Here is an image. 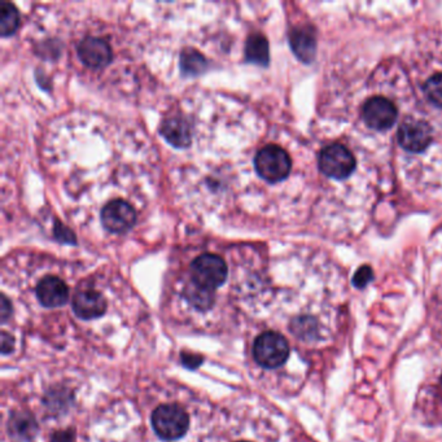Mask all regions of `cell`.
<instances>
[{
	"mask_svg": "<svg viewBox=\"0 0 442 442\" xmlns=\"http://www.w3.org/2000/svg\"><path fill=\"white\" fill-rule=\"evenodd\" d=\"M255 169L266 182L279 183L288 178L292 169V160L283 148L269 144L257 152Z\"/></svg>",
	"mask_w": 442,
	"mask_h": 442,
	"instance_id": "obj_1",
	"label": "cell"
},
{
	"mask_svg": "<svg viewBox=\"0 0 442 442\" xmlns=\"http://www.w3.org/2000/svg\"><path fill=\"white\" fill-rule=\"evenodd\" d=\"M188 426V414L178 405H161L152 414V427L157 436L166 441L183 437Z\"/></svg>",
	"mask_w": 442,
	"mask_h": 442,
	"instance_id": "obj_2",
	"label": "cell"
},
{
	"mask_svg": "<svg viewBox=\"0 0 442 442\" xmlns=\"http://www.w3.org/2000/svg\"><path fill=\"white\" fill-rule=\"evenodd\" d=\"M253 354L257 364L264 368H278L289 357V345L283 335L267 331L260 335L255 342Z\"/></svg>",
	"mask_w": 442,
	"mask_h": 442,
	"instance_id": "obj_3",
	"label": "cell"
},
{
	"mask_svg": "<svg viewBox=\"0 0 442 442\" xmlns=\"http://www.w3.org/2000/svg\"><path fill=\"white\" fill-rule=\"evenodd\" d=\"M227 264L222 257L205 253L191 264V279L199 287L216 291L227 279Z\"/></svg>",
	"mask_w": 442,
	"mask_h": 442,
	"instance_id": "obj_4",
	"label": "cell"
},
{
	"mask_svg": "<svg viewBox=\"0 0 442 442\" xmlns=\"http://www.w3.org/2000/svg\"><path fill=\"white\" fill-rule=\"evenodd\" d=\"M320 171L332 179H345L353 174L357 166L356 156L342 144H331L322 149L318 158Z\"/></svg>",
	"mask_w": 442,
	"mask_h": 442,
	"instance_id": "obj_5",
	"label": "cell"
},
{
	"mask_svg": "<svg viewBox=\"0 0 442 442\" xmlns=\"http://www.w3.org/2000/svg\"><path fill=\"white\" fill-rule=\"evenodd\" d=\"M397 140L406 152L421 153L431 146L434 140L432 126L426 120L409 117L400 124Z\"/></svg>",
	"mask_w": 442,
	"mask_h": 442,
	"instance_id": "obj_6",
	"label": "cell"
},
{
	"mask_svg": "<svg viewBox=\"0 0 442 442\" xmlns=\"http://www.w3.org/2000/svg\"><path fill=\"white\" fill-rule=\"evenodd\" d=\"M365 124L376 132H385L393 127L398 120V109L393 101L384 96H373L362 108Z\"/></svg>",
	"mask_w": 442,
	"mask_h": 442,
	"instance_id": "obj_7",
	"label": "cell"
},
{
	"mask_svg": "<svg viewBox=\"0 0 442 442\" xmlns=\"http://www.w3.org/2000/svg\"><path fill=\"white\" fill-rule=\"evenodd\" d=\"M101 225L112 233L130 231L136 223V213L132 205L124 200L108 202L100 213Z\"/></svg>",
	"mask_w": 442,
	"mask_h": 442,
	"instance_id": "obj_8",
	"label": "cell"
},
{
	"mask_svg": "<svg viewBox=\"0 0 442 442\" xmlns=\"http://www.w3.org/2000/svg\"><path fill=\"white\" fill-rule=\"evenodd\" d=\"M78 56L81 62L93 69H101L107 66L113 59L108 42L98 37H86L78 45Z\"/></svg>",
	"mask_w": 442,
	"mask_h": 442,
	"instance_id": "obj_9",
	"label": "cell"
},
{
	"mask_svg": "<svg viewBox=\"0 0 442 442\" xmlns=\"http://www.w3.org/2000/svg\"><path fill=\"white\" fill-rule=\"evenodd\" d=\"M73 310L78 318L85 320L100 318L107 311V301L95 289H82L73 297Z\"/></svg>",
	"mask_w": 442,
	"mask_h": 442,
	"instance_id": "obj_10",
	"label": "cell"
},
{
	"mask_svg": "<svg viewBox=\"0 0 442 442\" xmlns=\"http://www.w3.org/2000/svg\"><path fill=\"white\" fill-rule=\"evenodd\" d=\"M37 297L45 308H60L69 300V288L57 277H46L37 286Z\"/></svg>",
	"mask_w": 442,
	"mask_h": 442,
	"instance_id": "obj_11",
	"label": "cell"
},
{
	"mask_svg": "<svg viewBox=\"0 0 442 442\" xmlns=\"http://www.w3.org/2000/svg\"><path fill=\"white\" fill-rule=\"evenodd\" d=\"M160 132L170 146L187 148L192 141L191 127L183 117L173 116L166 118L160 126Z\"/></svg>",
	"mask_w": 442,
	"mask_h": 442,
	"instance_id": "obj_12",
	"label": "cell"
},
{
	"mask_svg": "<svg viewBox=\"0 0 442 442\" xmlns=\"http://www.w3.org/2000/svg\"><path fill=\"white\" fill-rule=\"evenodd\" d=\"M289 43L296 56L303 62H311L315 57L314 33L308 29H295L289 34Z\"/></svg>",
	"mask_w": 442,
	"mask_h": 442,
	"instance_id": "obj_13",
	"label": "cell"
},
{
	"mask_svg": "<svg viewBox=\"0 0 442 442\" xmlns=\"http://www.w3.org/2000/svg\"><path fill=\"white\" fill-rule=\"evenodd\" d=\"M245 59L247 62L267 66L270 62L269 42L262 34H252L245 43Z\"/></svg>",
	"mask_w": 442,
	"mask_h": 442,
	"instance_id": "obj_14",
	"label": "cell"
},
{
	"mask_svg": "<svg viewBox=\"0 0 442 442\" xmlns=\"http://www.w3.org/2000/svg\"><path fill=\"white\" fill-rule=\"evenodd\" d=\"M208 69V60L204 54L194 50H185L180 54V70L183 76L194 77Z\"/></svg>",
	"mask_w": 442,
	"mask_h": 442,
	"instance_id": "obj_15",
	"label": "cell"
},
{
	"mask_svg": "<svg viewBox=\"0 0 442 442\" xmlns=\"http://www.w3.org/2000/svg\"><path fill=\"white\" fill-rule=\"evenodd\" d=\"M185 296H186L187 301L199 310H208L213 306L216 300L214 291L199 287L192 281L185 289Z\"/></svg>",
	"mask_w": 442,
	"mask_h": 442,
	"instance_id": "obj_16",
	"label": "cell"
},
{
	"mask_svg": "<svg viewBox=\"0 0 442 442\" xmlns=\"http://www.w3.org/2000/svg\"><path fill=\"white\" fill-rule=\"evenodd\" d=\"M20 25V13L17 8L8 1H0V34L9 37L15 34Z\"/></svg>",
	"mask_w": 442,
	"mask_h": 442,
	"instance_id": "obj_17",
	"label": "cell"
},
{
	"mask_svg": "<svg viewBox=\"0 0 442 442\" xmlns=\"http://www.w3.org/2000/svg\"><path fill=\"white\" fill-rule=\"evenodd\" d=\"M9 423H12V432L21 438H30L37 431L35 420L28 414H15Z\"/></svg>",
	"mask_w": 442,
	"mask_h": 442,
	"instance_id": "obj_18",
	"label": "cell"
},
{
	"mask_svg": "<svg viewBox=\"0 0 442 442\" xmlns=\"http://www.w3.org/2000/svg\"><path fill=\"white\" fill-rule=\"evenodd\" d=\"M423 93L432 105L442 109V73H436L428 78L423 85Z\"/></svg>",
	"mask_w": 442,
	"mask_h": 442,
	"instance_id": "obj_19",
	"label": "cell"
},
{
	"mask_svg": "<svg viewBox=\"0 0 442 442\" xmlns=\"http://www.w3.org/2000/svg\"><path fill=\"white\" fill-rule=\"evenodd\" d=\"M292 332L297 335L300 339H310L317 335V322L310 317H303V318L295 319L292 327Z\"/></svg>",
	"mask_w": 442,
	"mask_h": 442,
	"instance_id": "obj_20",
	"label": "cell"
},
{
	"mask_svg": "<svg viewBox=\"0 0 442 442\" xmlns=\"http://www.w3.org/2000/svg\"><path fill=\"white\" fill-rule=\"evenodd\" d=\"M373 279V272L371 267L368 266H362L354 275L353 278V284L357 288H365L371 280Z\"/></svg>",
	"mask_w": 442,
	"mask_h": 442,
	"instance_id": "obj_21",
	"label": "cell"
},
{
	"mask_svg": "<svg viewBox=\"0 0 442 442\" xmlns=\"http://www.w3.org/2000/svg\"><path fill=\"white\" fill-rule=\"evenodd\" d=\"M54 236L57 240L66 243V244H76V236L70 231L66 226L62 225L60 222L54 223Z\"/></svg>",
	"mask_w": 442,
	"mask_h": 442,
	"instance_id": "obj_22",
	"label": "cell"
},
{
	"mask_svg": "<svg viewBox=\"0 0 442 442\" xmlns=\"http://www.w3.org/2000/svg\"><path fill=\"white\" fill-rule=\"evenodd\" d=\"M15 348V339L12 335H8L7 332L1 334V353L8 354L11 353Z\"/></svg>",
	"mask_w": 442,
	"mask_h": 442,
	"instance_id": "obj_23",
	"label": "cell"
},
{
	"mask_svg": "<svg viewBox=\"0 0 442 442\" xmlns=\"http://www.w3.org/2000/svg\"><path fill=\"white\" fill-rule=\"evenodd\" d=\"M182 361H183V365L190 367V368H196L199 366L202 365V359L197 356H191V354H182Z\"/></svg>",
	"mask_w": 442,
	"mask_h": 442,
	"instance_id": "obj_24",
	"label": "cell"
},
{
	"mask_svg": "<svg viewBox=\"0 0 442 442\" xmlns=\"http://www.w3.org/2000/svg\"><path fill=\"white\" fill-rule=\"evenodd\" d=\"M1 311H0V314H1V320L3 322H6L7 320L8 317H11V313H12V305L9 303V300H8L6 296H1Z\"/></svg>",
	"mask_w": 442,
	"mask_h": 442,
	"instance_id": "obj_25",
	"label": "cell"
},
{
	"mask_svg": "<svg viewBox=\"0 0 442 442\" xmlns=\"http://www.w3.org/2000/svg\"><path fill=\"white\" fill-rule=\"evenodd\" d=\"M239 442H249V441H239Z\"/></svg>",
	"mask_w": 442,
	"mask_h": 442,
	"instance_id": "obj_26",
	"label": "cell"
}]
</instances>
